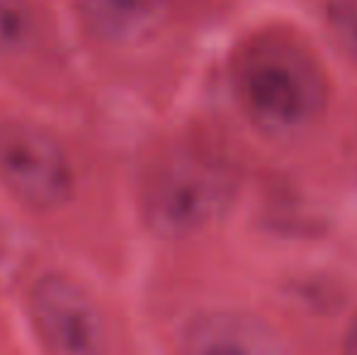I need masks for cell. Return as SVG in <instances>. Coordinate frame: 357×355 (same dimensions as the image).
I'll use <instances>...</instances> for the list:
<instances>
[{
  "mask_svg": "<svg viewBox=\"0 0 357 355\" xmlns=\"http://www.w3.org/2000/svg\"><path fill=\"white\" fill-rule=\"evenodd\" d=\"M229 88L243 117L270 139L311 132L331 107V76L314 44L289 24L248 32L229 56Z\"/></svg>",
  "mask_w": 357,
  "mask_h": 355,
  "instance_id": "cell-1",
  "label": "cell"
},
{
  "mask_svg": "<svg viewBox=\"0 0 357 355\" xmlns=\"http://www.w3.org/2000/svg\"><path fill=\"white\" fill-rule=\"evenodd\" d=\"M238 173L226 156L199 142H178L151 161L142 183V214L155 236L188 239L231 207Z\"/></svg>",
  "mask_w": 357,
  "mask_h": 355,
  "instance_id": "cell-2",
  "label": "cell"
},
{
  "mask_svg": "<svg viewBox=\"0 0 357 355\" xmlns=\"http://www.w3.org/2000/svg\"><path fill=\"white\" fill-rule=\"evenodd\" d=\"M0 183L32 212H56L75 190L68 151L49 129L27 119L0 122Z\"/></svg>",
  "mask_w": 357,
  "mask_h": 355,
  "instance_id": "cell-3",
  "label": "cell"
},
{
  "mask_svg": "<svg viewBox=\"0 0 357 355\" xmlns=\"http://www.w3.org/2000/svg\"><path fill=\"white\" fill-rule=\"evenodd\" d=\"M27 309L47 355H107L109 338L102 314L68 275H42L29 289Z\"/></svg>",
  "mask_w": 357,
  "mask_h": 355,
  "instance_id": "cell-4",
  "label": "cell"
},
{
  "mask_svg": "<svg viewBox=\"0 0 357 355\" xmlns=\"http://www.w3.org/2000/svg\"><path fill=\"white\" fill-rule=\"evenodd\" d=\"M180 355H294L284 336L243 309H207L185 324Z\"/></svg>",
  "mask_w": 357,
  "mask_h": 355,
  "instance_id": "cell-5",
  "label": "cell"
},
{
  "mask_svg": "<svg viewBox=\"0 0 357 355\" xmlns=\"http://www.w3.org/2000/svg\"><path fill=\"white\" fill-rule=\"evenodd\" d=\"M73 5L85 29L112 47L151 42L170 13V0H73Z\"/></svg>",
  "mask_w": 357,
  "mask_h": 355,
  "instance_id": "cell-6",
  "label": "cell"
},
{
  "mask_svg": "<svg viewBox=\"0 0 357 355\" xmlns=\"http://www.w3.org/2000/svg\"><path fill=\"white\" fill-rule=\"evenodd\" d=\"M319 17L335 47L357 61V0H321Z\"/></svg>",
  "mask_w": 357,
  "mask_h": 355,
  "instance_id": "cell-7",
  "label": "cell"
},
{
  "mask_svg": "<svg viewBox=\"0 0 357 355\" xmlns=\"http://www.w3.org/2000/svg\"><path fill=\"white\" fill-rule=\"evenodd\" d=\"M34 8L29 0H0V56L24 49L34 37Z\"/></svg>",
  "mask_w": 357,
  "mask_h": 355,
  "instance_id": "cell-8",
  "label": "cell"
},
{
  "mask_svg": "<svg viewBox=\"0 0 357 355\" xmlns=\"http://www.w3.org/2000/svg\"><path fill=\"white\" fill-rule=\"evenodd\" d=\"M338 355H357V312L353 314V319H350L348 328H345Z\"/></svg>",
  "mask_w": 357,
  "mask_h": 355,
  "instance_id": "cell-9",
  "label": "cell"
}]
</instances>
